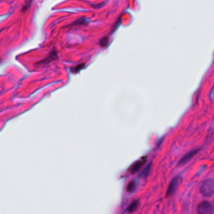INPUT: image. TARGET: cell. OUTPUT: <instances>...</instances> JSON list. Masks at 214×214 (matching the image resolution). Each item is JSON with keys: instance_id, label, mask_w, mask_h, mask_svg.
<instances>
[{"instance_id": "7a4b0ae2", "label": "cell", "mask_w": 214, "mask_h": 214, "mask_svg": "<svg viewBox=\"0 0 214 214\" xmlns=\"http://www.w3.org/2000/svg\"><path fill=\"white\" fill-rule=\"evenodd\" d=\"M182 179L180 177H175L173 178L170 183H169L168 187L167 190V193H166V196L170 197L174 194L176 190L178 189L179 185L181 183Z\"/></svg>"}, {"instance_id": "9c48e42d", "label": "cell", "mask_w": 214, "mask_h": 214, "mask_svg": "<svg viewBox=\"0 0 214 214\" xmlns=\"http://www.w3.org/2000/svg\"><path fill=\"white\" fill-rule=\"evenodd\" d=\"M108 42H109V38L108 36H105V37H103V38L100 40V45L101 46H103V47L106 46L107 45H108Z\"/></svg>"}, {"instance_id": "7c38bea8", "label": "cell", "mask_w": 214, "mask_h": 214, "mask_svg": "<svg viewBox=\"0 0 214 214\" xmlns=\"http://www.w3.org/2000/svg\"><path fill=\"white\" fill-rule=\"evenodd\" d=\"M83 66H84V65H83V64H81V65H78V66H76V67H75V72H78L80 70H82V69L83 68Z\"/></svg>"}, {"instance_id": "ba28073f", "label": "cell", "mask_w": 214, "mask_h": 214, "mask_svg": "<svg viewBox=\"0 0 214 214\" xmlns=\"http://www.w3.org/2000/svg\"><path fill=\"white\" fill-rule=\"evenodd\" d=\"M150 169H151V164H149L144 170H143V172L141 173V174H140V177H147V176H148L149 173L150 172Z\"/></svg>"}, {"instance_id": "277c9868", "label": "cell", "mask_w": 214, "mask_h": 214, "mask_svg": "<svg viewBox=\"0 0 214 214\" xmlns=\"http://www.w3.org/2000/svg\"><path fill=\"white\" fill-rule=\"evenodd\" d=\"M198 152V150H194L189 152L188 153H187L185 156L182 158V159L180 160L179 162V165H183L185 164H187L188 162L190 161L192 158L195 155H196Z\"/></svg>"}, {"instance_id": "8fae6325", "label": "cell", "mask_w": 214, "mask_h": 214, "mask_svg": "<svg viewBox=\"0 0 214 214\" xmlns=\"http://www.w3.org/2000/svg\"><path fill=\"white\" fill-rule=\"evenodd\" d=\"M88 22L86 19H80L76 20L74 22L73 25H87Z\"/></svg>"}, {"instance_id": "3957f363", "label": "cell", "mask_w": 214, "mask_h": 214, "mask_svg": "<svg viewBox=\"0 0 214 214\" xmlns=\"http://www.w3.org/2000/svg\"><path fill=\"white\" fill-rule=\"evenodd\" d=\"M213 211V206L210 202L204 201L198 205L197 212L198 214H210Z\"/></svg>"}, {"instance_id": "52a82bcc", "label": "cell", "mask_w": 214, "mask_h": 214, "mask_svg": "<svg viewBox=\"0 0 214 214\" xmlns=\"http://www.w3.org/2000/svg\"><path fill=\"white\" fill-rule=\"evenodd\" d=\"M138 207V202L134 201V202H133L130 205V206L128 207L127 210L129 212H134L136 209H137Z\"/></svg>"}, {"instance_id": "8992f818", "label": "cell", "mask_w": 214, "mask_h": 214, "mask_svg": "<svg viewBox=\"0 0 214 214\" xmlns=\"http://www.w3.org/2000/svg\"><path fill=\"white\" fill-rule=\"evenodd\" d=\"M136 184L135 182L134 181H131L130 182H129L127 187V191L128 192H134L136 189Z\"/></svg>"}, {"instance_id": "30bf717a", "label": "cell", "mask_w": 214, "mask_h": 214, "mask_svg": "<svg viewBox=\"0 0 214 214\" xmlns=\"http://www.w3.org/2000/svg\"><path fill=\"white\" fill-rule=\"evenodd\" d=\"M32 1H33V0H27L25 3L24 6H23V8H22L21 9L22 12H26L27 10H28V8H29V6H30V5H31Z\"/></svg>"}, {"instance_id": "6da1fadb", "label": "cell", "mask_w": 214, "mask_h": 214, "mask_svg": "<svg viewBox=\"0 0 214 214\" xmlns=\"http://www.w3.org/2000/svg\"><path fill=\"white\" fill-rule=\"evenodd\" d=\"M200 192L205 197H212L214 194V180L207 179L205 180L200 187Z\"/></svg>"}, {"instance_id": "5b68a950", "label": "cell", "mask_w": 214, "mask_h": 214, "mask_svg": "<svg viewBox=\"0 0 214 214\" xmlns=\"http://www.w3.org/2000/svg\"><path fill=\"white\" fill-rule=\"evenodd\" d=\"M146 161H147L146 158H142L141 160L136 162L131 168V173L132 174H134V173L138 172L140 168L142 167V166L145 164Z\"/></svg>"}]
</instances>
